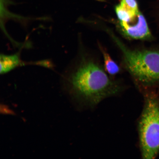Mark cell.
<instances>
[{
	"mask_svg": "<svg viewBox=\"0 0 159 159\" xmlns=\"http://www.w3.org/2000/svg\"><path fill=\"white\" fill-rule=\"evenodd\" d=\"M73 88L91 105L118 94L121 87L108 76L104 66L96 59L81 55L70 66Z\"/></svg>",
	"mask_w": 159,
	"mask_h": 159,
	"instance_id": "cell-1",
	"label": "cell"
},
{
	"mask_svg": "<svg viewBox=\"0 0 159 159\" xmlns=\"http://www.w3.org/2000/svg\"><path fill=\"white\" fill-rule=\"evenodd\" d=\"M107 32L121 52L125 69L135 81L147 85L159 81V51L129 48L111 29Z\"/></svg>",
	"mask_w": 159,
	"mask_h": 159,
	"instance_id": "cell-2",
	"label": "cell"
},
{
	"mask_svg": "<svg viewBox=\"0 0 159 159\" xmlns=\"http://www.w3.org/2000/svg\"><path fill=\"white\" fill-rule=\"evenodd\" d=\"M139 130L143 158H156L159 152V100L156 95L146 97Z\"/></svg>",
	"mask_w": 159,
	"mask_h": 159,
	"instance_id": "cell-3",
	"label": "cell"
},
{
	"mask_svg": "<svg viewBox=\"0 0 159 159\" xmlns=\"http://www.w3.org/2000/svg\"><path fill=\"white\" fill-rule=\"evenodd\" d=\"M116 26L123 35L127 39L147 40L152 37L146 18L140 11L134 21L126 23L118 21L114 22Z\"/></svg>",
	"mask_w": 159,
	"mask_h": 159,
	"instance_id": "cell-4",
	"label": "cell"
},
{
	"mask_svg": "<svg viewBox=\"0 0 159 159\" xmlns=\"http://www.w3.org/2000/svg\"><path fill=\"white\" fill-rule=\"evenodd\" d=\"M0 60L1 74H5L12 70L18 66L21 62L18 54L11 55L1 54Z\"/></svg>",
	"mask_w": 159,
	"mask_h": 159,
	"instance_id": "cell-5",
	"label": "cell"
},
{
	"mask_svg": "<svg viewBox=\"0 0 159 159\" xmlns=\"http://www.w3.org/2000/svg\"><path fill=\"white\" fill-rule=\"evenodd\" d=\"M98 45L104 59V66L105 71L111 75H114L118 74L121 70L120 66L112 58L106 49L100 43H98Z\"/></svg>",
	"mask_w": 159,
	"mask_h": 159,
	"instance_id": "cell-6",
	"label": "cell"
},
{
	"mask_svg": "<svg viewBox=\"0 0 159 159\" xmlns=\"http://www.w3.org/2000/svg\"><path fill=\"white\" fill-rule=\"evenodd\" d=\"M115 11L118 20L124 23H129L134 21L138 15L129 11L120 4L115 7Z\"/></svg>",
	"mask_w": 159,
	"mask_h": 159,
	"instance_id": "cell-7",
	"label": "cell"
},
{
	"mask_svg": "<svg viewBox=\"0 0 159 159\" xmlns=\"http://www.w3.org/2000/svg\"><path fill=\"white\" fill-rule=\"evenodd\" d=\"M120 4L136 14H138L140 12L136 0H122Z\"/></svg>",
	"mask_w": 159,
	"mask_h": 159,
	"instance_id": "cell-8",
	"label": "cell"
},
{
	"mask_svg": "<svg viewBox=\"0 0 159 159\" xmlns=\"http://www.w3.org/2000/svg\"><path fill=\"white\" fill-rule=\"evenodd\" d=\"M97 1H104V0H97Z\"/></svg>",
	"mask_w": 159,
	"mask_h": 159,
	"instance_id": "cell-9",
	"label": "cell"
}]
</instances>
